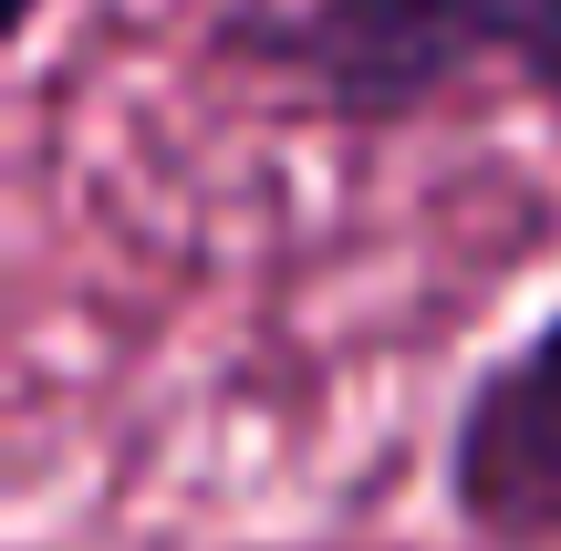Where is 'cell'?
Listing matches in <instances>:
<instances>
[{
	"label": "cell",
	"instance_id": "obj_3",
	"mask_svg": "<svg viewBox=\"0 0 561 551\" xmlns=\"http://www.w3.org/2000/svg\"><path fill=\"white\" fill-rule=\"evenodd\" d=\"M32 11H42V0H11V32H32Z\"/></svg>",
	"mask_w": 561,
	"mask_h": 551
},
{
	"label": "cell",
	"instance_id": "obj_2",
	"mask_svg": "<svg viewBox=\"0 0 561 551\" xmlns=\"http://www.w3.org/2000/svg\"><path fill=\"white\" fill-rule=\"evenodd\" d=\"M447 500L479 541H561V312L468 386Z\"/></svg>",
	"mask_w": 561,
	"mask_h": 551
},
{
	"label": "cell",
	"instance_id": "obj_1",
	"mask_svg": "<svg viewBox=\"0 0 561 551\" xmlns=\"http://www.w3.org/2000/svg\"><path fill=\"white\" fill-rule=\"evenodd\" d=\"M240 53L354 115L426 104L437 83L510 62L561 94V0H240Z\"/></svg>",
	"mask_w": 561,
	"mask_h": 551
}]
</instances>
